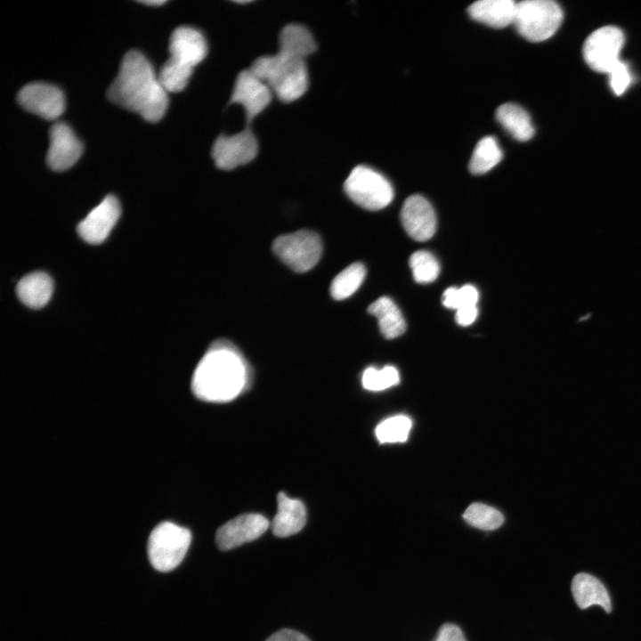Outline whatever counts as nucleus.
<instances>
[{
	"label": "nucleus",
	"instance_id": "7c9ffc66",
	"mask_svg": "<svg viewBox=\"0 0 641 641\" xmlns=\"http://www.w3.org/2000/svg\"><path fill=\"white\" fill-rule=\"evenodd\" d=\"M478 298V291L472 285H465L460 288L450 287L442 295V304L445 307L457 311L465 306L476 305Z\"/></svg>",
	"mask_w": 641,
	"mask_h": 641
},
{
	"label": "nucleus",
	"instance_id": "ddd939ff",
	"mask_svg": "<svg viewBox=\"0 0 641 641\" xmlns=\"http://www.w3.org/2000/svg\"><path fill=\"white\" fill-rule=\"evenodd\" d=\"M49 139L46 163L52 170L65 171L79 159L83 145L67 124L54 123L49 130Z\"/></svg>",
	"mask_w": 641,
	"mask_h": 641
},
{
	"label": "nucleus",
	"instance_id": "473e14b6",
	"mask_svg": "<svg viewBox=\"0 0 641 641\" xmlns=\"http://www.w3.org/2000/svg\"><path fill=\"white\" fill-rule=\"evenodd\" d=\"M434 641H466L461 629L454 624L441 627Z\"/></svg>",
	"mask_w": 641,
	"mask_h": 641
},
{
	"label": "nucleus",
	"instance_id": "c756f323",
	"mask_svg": "<svg viewBox=\"0 0 641 641\" xmlns=\"http://www.w3.org/2000/svg\"><path fill=\"white\" fill-rule=\"evenodd\" d=\"M400 381L398 370L394 366H385L381 369L367 368L361 377L362 386L369 391H382Z\"/></svg>",
	"mask_w": 641,
	"mask_h": 641
},
{
	"label": "nucleus",
	"instance_id": "393cba45",
	"mask_svg": "<svg viewBox=\"0 0 641 641\" xmlns=\"http://www.w3.org/2000/svg\"><path fill=\"white\" fill-rule=\"evenodd\" d=\"M366 275L361 263H353L341 271L332 280L329 288L331 296L343 300L352 296L361 285Z\"/></svg>",
	"mask_w": 641,
	"mask_h": 641
},
{
	"label": "nucleus",
	"instance_id": "0eeeda50",
	"mask_svg": "<svg viewBox=\"0 0 641 641\" xmlns=\"http://www.w3.org/2000/svg\"><path fill=\"white\" fill-rule=\"evenodd\" d=\"M272 250L290 269L296 272H305L319 262L322 254V242L316 232L301 230L276 238Z\"/></svg>",
	"mask_w": 641,
	"mask_h": 641
},
{
	"label": "nucleus",
	"instance_id": "412c9836",
	"mask_svg": "<svg viewBox=\"0 0 641 641\" xmlns=\"http://www.w3.org/2000/svg\"><path fill=\"white\" fill-rule=\"evenodd\" d=\"M497 121L515 140L526 142L534 134V126L528 112L521 106L507 102L498 107Z\"/></svg>",
	"mask_w": 641,
	"mask_h": 641
},
{
	"label": "nucleus",
	"instance_id": "a878e982",
	"mask_svg": "<svg viewBox=\"0 0 641 641\" xmlns=\"http://www.w3.org/2000/svg\"><path fill=\"white\" fill-rule=\"evenodd\" d=\"M193 68L169 59L161 67L158 77L167 93H177L187 85Z\"/></svg>",
	"mask_w": 641,
	"mask_h": 641
},
{
	"label": "nucleus",
	"instance_id": "5701e85b",
	"mask_svg": "<svg viewBox=\"0 0 641 641\" xmlns=\"http://www.w3.org/2000/svg\"><path fill=\"white\" fill-rule=\"evenodd\" d=\"M280 53L304 60L315 52L317 46L311 32L299 24H288L280 31Z\"/></svg>",
	"mask_w": 641,
	"mask_h": 641
},
{
	"label": "nucleus",
	"instance_id": "20e7f679",
	"mask_svg": "<svg viewBox=\"0 0 641 641\" xmlns=\"http://www.w3.org/2000/svg\"><path fill=\"white\" fill-rule=\"evenodd\" d=\"M191 541V531L172 522H162L150 532L147 552L150 563L159 572H170L184 558Z\"/></svg>",
	"mask_w": 641,
	"mask_h": 641
},
{
	"label": "nucleus",
	"instance_id": "4be33fe9",
	"mask_svg": "<svg viewBox=\"0 0 641 641\" xmlns=\"http://www.w3.org/2000/svg\"><path fill=\"white\" fill-rule=\"evenodd\" d=\"M368 312L377 319L380 332L385 338L393 339L405 332L404 318L391 298L379 297L369 305Z\"/></svg>",
	"mask_w": 641,
	"mask_h": 641
},
{
	"label": "nucleus",
	"instance_id": "f8f14e48",
	"mask_svg": "<svg viewBox=\"0 0 641 641\" xmlns=\"http://www.w3.org/2000/svg\"><path fill=\"white\" fill-rule=\"evenodd\" d=\"M269 525L267 518L260 514L240 515L219 527L216 545L221 550H230L259 538Z\"/></svg>",
	"mask_w": 641,
	"mask_h": 641
},
{
	"label": "nucleus",
	"instance_id": "6e6552de",
	"mask_svg": "<svg viewBox=\"0 0 641 641\" xmlns=\"http://www.w3.org/2000/svg\"><path fill=\"white\" fill-rule=\"evenodd\" d=\"M624 34L614 26H605L592 32L583 46L587 64L595 71L608 73L621 60Z\"/></svg>",
	"mask_w": 641,
	"mask_h": 641
},
{
	"label": "nucleus",
	"instance_id": "2f4dec72",
	"mask_svg": "<svg viewBox=\"0 0 641 641\" xmlns=\"http://www.w3.org/2000/svg\"><path fill=\"white\" fill-rule=\"evenodd\" d=\"M609 85L616 95H621L631 84L632 77L627 63L620 60L615 66L607 73Z\"/></svg>",
	"mask_w": 641,
	"mask_h": 641
},
{
	"label": "nucleus",
	"instance_id": "c9c22d12",
	"mask_svg": "<svg viewBox=\"0 0 641 641\" xmlns=\"http://www.w3.org/2000/svg\"><path fill=\"white\" fill-rule=\"evenodd\" d=\"M142 4H147V5H161L166 3V1L163 0H149V1H141Z\"/></svg>",
	"mask_w": 641,
	"mask_h": 641
},
{
	"label": "nucleus",
	"instance_id": "bb28decb",
	"mask_svg": "<svg viewBox=\"0 0 641 641\" xmlns=\"http://www.w3.org/2000/svg\"><path fill=\"white\" fill-rule=\"evenodd\" d=\"M463 518L468 524L485 531L498 529L504 522V516L499 510L483 503L471 504Z\"/></svg>",
	"mask_w": 641,
	"mask_h": 641
},
{
	"label": "nucleus",
	"instance_id": "4468645a",
	"mask_svg": "<svg viewBox=\"0 0 641 641\" xmlns=\"http://www.w3.org/2000/svg\"><path fill=\"white\" fill-rule=\"evenodd\" d=\"M118 199L108 195L77 225L79 236L90 244H100L106 239L120 216Z\"/></svg>",
	"mask_w": 641,
	"mask_h": 641
},
{
	"label": "nucleus",
	"instance_id": "f704fd0d",
	"mask_svg": "<svg viewBox=\"0 0 641 641\" xmlns=\"http://www.w3.org/2000/svg\"><path fill=\"white\" fill-rule=\"evenodd\" d=\"M265 641H310L304 635L292 629H281L270 636Z\"/></svg>",
	"mask_w": 641,
	"mask_h": 641
},
{
	"label": "nucleus",
	"instance_id": "dca6fc26",
	"mask_svg": "<svg viewBox=\"0 0 641 641\" xmlns=\"http://www.w3.org/2000/svg\"><path fill=\"white\" fill-rule=\"evenodd\" d=\"M170 58L194 68L207 55V46L203 35L189 26L176 28L169 40Z\"/></svg>",
	"mask_w": 641,
	"mask_h": 641
},
{
	"label": "nucleus",
	"instance_id": "f03ea898",
	"mask_svg": "<svg viewBox=\"0 0 641 641\" xmlns=\"http://www.w3.org/2000/svg\"><path fill=\"white\" fill-rule=\"evenodd\" d=\"M108 97L149 122L160 120L168 106L167 92L152 65L136 50L124 56L119 72L108 90Z\"/></svg>",
	"mask_w": 641,
	"mask_h": 641
},
{
	"label": "nucleus",
	"instance_id": "9d476101",
	"mask_svg": "<svg viewBox=\"0 0 641 641\" xmlns=\"http://www.w3.org/2000/svg\"><path fill=\"white\" fill-rule=\"evenodd\" d=\"M17 99L26 110L47 120L56 119L65 110L61 90L44 82L27 84L18 93Z\"/></svg>",
	"mask_w": 641,
	"mask_h": 641
},
{
	"label": "nucleus",
	"instance_id": "cd10ccee",
	"mask_svg": "<svg viewBox=\"0 0 641 641\" xmlns=\"http://www.w3.org/2000/svg\"><path fill=\"white\" fill-rule=\"evenodd\" d=\"M411 426L412 422L409 417L398 415L378 424L375 434L381 443L402 442L408 439Z\"/></svg>",
	"mask_w": 641,
	"mask_h": 641
},
{
	"label": "nucleus",
	"instance_id": "f3484780",
	"mask_svg": "<svg viewBox=\"0 0 641 641\" xmlns=\"http://www.w3.org/2000/svg\"><path fill=\"white\" fill-rule=\"evenodd\" d=\"M277 513L272 523L273 534L284 538L300 531L306 523L304 503L281 491L277 496Z\"/></svg>",
	"mask_w": 641,
	"mask_h": 641
},
{
	"label": "nucleus",
	"instance_id": "c85d7f7f",
	"mask_svg": "<svg viewBox=\"0 0 641 641\" xmlns=\"http://www.w3.org/2000/svg\"><path fill=\"white\" fill-rule=\"evenodd\" d=\"M410 267L418 283L433 282L439 275L440 266L436 258L426 250L414 252L410 257Z\"/></svg>",
	"mask_w": 641,
	"mask_h": 641
},
{
	"label": "nucleus",
	"instance_id": "1a4fd4ad",
	"mask_svg": "<svg viewBox=\"0 0 641 641\" xmlns=\"http://www.w3.org/2000/svg\"><path fill=\"white\" fill-rule=\"evenodd\" d=\"M257 150L255 134L246 128L232 135H220L213 145L212 157L218 168L231 170L252 161Z\"/></svg>",
	"mask_w": 641,
	"mask_h": 641
},
{
	"label": "nucleus",
	"instance_id": "72a5a7b5",
	"mask_svg": "<svg viewBox=\"0 0 641 641\" xmlns=\"http://www.w3.org/2000/svg\"><path fill=\"white\" fill-rule=\"evenodd\" d=\"M477 314L476 305L465 306L457 310L455 319L458 325L468 326L475 320Z\"/></svg>",
	"mask_w": 641,
	"mask_h": 641
},
{
	"label": "nucleus",
	"instance_id": "39448f33",
	"mask_svg": "<svg viewBox=\"0 0 641 641\" xmlns=\"http://www.w3.org/2000/svg\"><path fill=\"white\" fill-rule=\"evenodd\" d=\"M563 20L561 7L551 0H524L516 3L514 25L531 42L551 37Z\"/></svg>",
	"mask_w": 641,
	"mask_h": 641
},
{
	"label": "nucleus",
	"instance_id": "7ed1b4c3",
	"mask_svg": "<svg viewBox=\"0 0 641 641\" xmlns=\"http://www.w3.org/2000/svg\"><path fill=\"white\" fill-rule=\"evenodd\" d=\"M250 69L284 102L300 98L308 87L304 60L278 53L257 58Z\"/></svg>",
	"mask_w": 641,
	"mask_h": 641
},
{
	"label": "nucleus",
	"instance_id": "b1692460",
	"mask_svg": "<svg viewBox=\"0 0 641 641\" xmlns=\"http://www.w3.org/2000/svg\"><path fill=\"white\" fill-rule=\"evenodd\" d=\"M502 150L493 136L481 139L472 154L469 161V171L474 174L487 173L502 159Z\"/></svg>",
	"mask_w": 641,
	"mask_h": 641
},
{
	"label": "nucleus",
	"instance_id": "9b49d317",
	"mask_svg": "<svg viewBox=\"0 0 641 641\" xmlns=\"http://www.w3.org/2000/svg\"><path fill=\"white\" fill-rule=\"evenodd\" d=\"M271 88L249 69L241 71L235 81L231 103L242 105L247 123L261 113L272 100Z\"/></svg>",
	"mask_w": 641,
	"mask_h": 641
},
{
	"label": "nucleus",
	"instance_id": "6ab92c4d",
	"mask_svg": "<svg viewBox=\"0 0 641 641\" xmlns=\"http://www.w3.org/2000/svg\"><path fill=\"white\" fill-rule=\"evenodd\" d=\"M575 603L580 609L593 604L600 605L606 613H611L610 596L604 584L596 577L580 572L576 574L571 585Z\"/></svg>",
	"mask_w": 641,
	"mask_h": 641
},
{
	"label": "nucleus",
	"instance_id": "a211bd4d",
	"mask_svg": "<svg viewBox=\"0 0 641 641\" xmlns=\"http://www.w3.org/2000/svg\"><path fill=\"white\" fill-rule=\"evenodd\" d=\"M516 3L512 0H479L467 8L469 16L495 28L514 23Z\"/></svg>",
	"mask_w": 641,
	"mask_h": 641
},
{
	"label": "nucleus",
	"instance_id": "aec40b11",
	"mask_svg": "<svg viewBox=\"0 0 641 641\" xmlns=\"http://www.w3.org/2000/svg\"><path fill=\"white\" fill-rule=\"evenodd\" d=\"M53 290V280L43 272L25 275L16 286L19 299L25 305L34 309L45 306L50 300Z\"/></svg>",
	"mask_w": 641,
	"mask_h": 641
},
{
	"label": "nucleus",
	"instance_id": "2eb2a0df",
	"mask_svg": "<svg viewBox=\"0 0 641 641\" xmlns=\"http://www.w3.org/2000/svg\"><path fill=\"white\" fill-rule=\"evenodd\" d=\"M401 221L406 232L417 241L428 240L435 232L434 210L421 195H411L405 199L401 210Z\"/></svg>",
	"mask_w": 641,
	"mask_h": 641
},
{
	"label": "nucleus",
	"instance_id": "423d86ee",
	"mask_svg": "<svg viewBox=\"0 0 641 641\" xmlns=\"http://www.w3.org/2000/svg\"><path fill=\"white\" fill-rule=\"evenodd\" d=\"M344 190L355 204L372 211L385 207L394 199L390 182L366 166H357L352 170L344 183Z\"/></svg>",
	"mask_w": 641,
	"mask_h": 641
},
{
	"label": "nucleus",
	"instance_id": "f257e3e1",
	"mask_svg": "<svg viewBox=\"0 0 641 641\" xmlns=\"http://www.w3.org/2000/svg\"><path fill=\"white\" fill-rule=\"evenodd\" d=\"M250 367L231 342H213L198 363L191 379L194 395L208 402H227L245 392L251 382Z\"/></svg>",
	"mask_w": 641,
	"mask_h": 641
}]
</instances>
